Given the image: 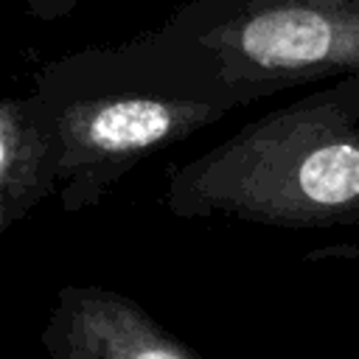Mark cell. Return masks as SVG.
I'll return each instance as SVG.
<instances>
[{"mask_svg": "<svg viewBox=\"0 0 359 359\" xmlns=\"http://www.w3.org/2000/svg\"><path fill=\"white\" fill-rule=\"evenodd\" d=\"M56 191V146L39 98H0V233Z\"/></svg>", "mask_w": 359, "mask_h": 359, "instance_id": "5b68a950", "label": "cell"}, {"mask_svg": "<svg viewBox=\"0 0 359 359\" xmlns=\"http://www.w3.org/2000/svg\"><path fill=\"white\" fill-rule=\"evenodd\" d=\"M165 202L180 216L275 227L359 222V76L334 79L180 165Z\"/></svg>", "mask_w": 359, "mask_h": 359, "instance_id": "6da1fadb", "label": "cell"}, {"mask_svg": "<svg viewBox=\"0 0 359 359\" xmlns=\"http://www.w3.org/2000/svg\"><path fill=\"white\" fill-rule=\"evenodd\" d=\"M34 95L53 132L56 194L67 210L93 205L137 160L236 107L177 76L143 36L50 62Z\"/></svg>", "mask_w": 359, "mask_h": 359, "instance_id": "7a4b0ae2", "label": "cell"}, {"mask_svg": "<svg viewBox=\"0 0 359 359\" xmlns=\"http://www.w3.org/2000/svg\"><path fill=\"white\" fill-rule=\"evenodd\" d=\"M50 359H199L129 297L67 286L42 331Z\"/></svg>", "mask_w": 359, "mask_h": 359, "instance_id": "277c9868", "label": "cell"}, {"mask_svg": "<svg viewBox=\"0 0 359 359\" xmlns=\"http://www.w3.org/2000/svg\"><path fill=\"white\" fill-rule=\"evenodd\" d=\"M140 36L174 73L236 107L359 76V0H188Z\"/></svg>", "mask_w": 359, "mask_h": 359, "instance_id": "3957f363", "label": "cell"}, {"mask_svg": "<svg viewBox=\"0 0 359 359\" xmlns=\"http://www.w3.org/2000/svg\"><path fill=\"white\" fill-rule=\"evenodd\" d=\"M28 14H34L36 20H62L67 17L81 0H22Z\"/></svg>", "mask_w": 359, "mask_h": 359, "instance_id": "8992f818", "label": "cell"}]
</instances>
